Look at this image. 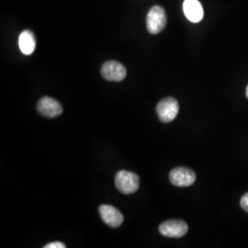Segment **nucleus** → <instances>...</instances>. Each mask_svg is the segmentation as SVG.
I'll return each mask as SVG.
<instances>
[{"label": "nucleus", "instance_id": "nucleus-6", "mask_svg": "<svg viewBox=\"0 0 248 248\" xmlns=\"http://www.w3.org/2000/svg\"><path fill=\"white\" fill-rule=\"evenodd\" d=\"M126 74L125 67L117 61H108L101 67V76L108 81H123L126 78Z\"/></svg>", "mask_w": 248, "mask_h": 248}, {"label": "nucleus", "instance_id": "nucleus-3", "mask_svg": "<svg viewBox=\"0 0 248 248\" xmlns=\"http://www.w3.org/2000/svg\"><path fill=\"white\" fill-rule=\"evenodd\" d=\"M179 110L177 99L167 98L162 99L156 107V113L162 123H170L176 119Z\"/></svg>", "mask_w": 248, "mask_h": 248}, {"label": "nucleus", "instance_id": "nucleus-1", "mask_svg": "<svg viewBox=\"0 0 248 248\" xmlns=\"http://www.w3.org/2000/svg\"><path fill=\"white\" fill-rule=\"evenodd\" d=\"M116 187L124 194H133L139 188V177L133 172L121 170L116 174Z\"/></svg>", "mask_w": 248, "mask_h": 248}, {"label": "nucleus", "instance_id": "nucleus-4", "mask_svg": "<svg viewBox=\"0 0 248 248\" xmlns=\"http://www.w3.org/2000/svg\"><path fill=\"white\" fill-rule=\"evenodd\" d=\"M188 226L186 222L180 220H170L161 223L160 233L169 238H179L186 234Z\"/></svg>", "mask_w": 248, "mask_h": 248}, {"label": "nucleus", "instance_id": "nucleus-2", "mask_svg": "<svg viewBox=\"0 0 248 248\" xmlns=\"http://www.w3.org/2000/svg\"><path fill=\"white\" fill-rule=\"evenodd\" d=\"M167 21L168 18L165 9L160 6H154L151 8L146 18L148 32L151 34L159 33L167 26Z\"/></svg>", "mask_w": 248, "mask_h": 248}, {"label": "nucleus", "instance_id": "nucleus-11", "mask_svg": "<svg viewBox=\"0 0 248 248\" xmlns=\"http://www.w3.org/2000/svg\"><path fill=\"white\" fill-rule=\"evenodd\" d=\"M241 207L248 213V193H246L241 199Z\"/></svg>", "mask_w": 248, "mask_h": 248}, {"label": "nucleus", "instance_id": "nucleus-7", "mask_svg": "<svg viewBox=\"0 0 248 248\" xmlns=\"http://www.w3.org/2000/svg\"><path fill=\"white\" fill-rule=\"evenodd\" d=\"M98 212L103 222L112 228L121 226L124 222V215L111 205H101L98 209Z\"/></svg>", "mask_w": 248, "mask_h": 248}, {"label": "nucleus", "instance_id": "nucleus-9", "mask_svg": "<svg viewBox=\"0 0 248 248\" xmlns=\"http://www.w3.org/2000/svg\"><path fill=\"white\" fill-rule=\"evenodd\" d=\"M183 10L186 18L191 22H200L204 16V10L199 0H185Z\"/></svg>", "mask_w": 248, "mask_h": 248}, {"label": "nucleus", "instance_id": "nucleus-13", "mask_svg": "<svg viewBox=\"0 0 248 248\" xmlns=\"http://www.w3.org/2000/svg\"><path fill=\"white\" fill-rule=\"evenodd\" d=\"M246 93H247V97H248V88H247V92H246Z\"/></svg>", "mask_w": 248, "mask_h": 248}, {"label": "nucleus", "instance_id": "nucleus-10", "mask_svg": "<svg viewBox=\"0 0 248 248\" xmlns=\"http://www.w3.org/2000/svg\"><path fill=\"white\" fill-rule=\"evenodd\" d=\"M18 46L21 53L30 55L35 51L36 39L33 32L29 30L23 31L18 37Z\"/></svg>", "mask_w": 248, "mask_h": 248}, {"label": "nucleus", "instance_id": "nucleus-12", "mask_svg": "<svg viewBox=\"0 0 248 248\" xmlns=\"http://www.w3.org/2000/svg\"><path fill=\"white\" fill-rule=\"evenodd\" d=\"M45 248H65V245L61 242H53L45 246Z\"/></svg>", "mask_w": 248, "mask_h": 248}, {"label": "nucleus", "instance_id": "nucleus-8", "mask_svg": "<svg viewBox=\"0 0 248 248\" xmlns=\"http://www.w3.org/2000/svg\"><path fill=\"white\" fill-rule=\"evenodd\" d=\"M37 109L40 114L47 118H55L57 116L61 115L62 112L61 104L54 98L50 97L41 98L38 102Z\"/></svg>", "mask_w": 248, "mask_h": 248}, {"label": "nucleus", "instance_id": "nucleus-5", "mask_svg": "<svg viewBox=\"0 0 248 248\" xmlns=\"http://www.w3.org/2000/svg\"><path fill=\"white\" fill-rule=\"evenodd\" d=\"M169 179L174 186H189L194 184L196 174L191 169L177 168L170 172Z\"/></svg>", "mask_w": 248, "mask_h": 248}]
</instances>
